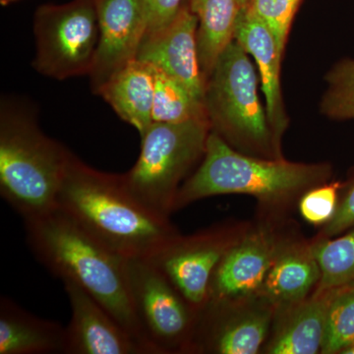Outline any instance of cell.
<instances>
[{
    "mask_svg": "<svg viewBox=\"0 0 354 354\" xmlns=\"http://www.w3.org/2000/svg\"><path fill=\"white\" fill-rule=\"evenodd\" d=\"M57 207L124 258L149 259L179 235L169 218L153 213L128 192L121 176L97 171L74 153Z\"/></svg>",
    "mask_w": 354,
    "mask_h": 354,
    "instance_id": "1",
    "label": "cell"
},
{
    "mask_svg": "<svg viewBox=\"0 0 354 354\" xmlns=\"http://www.w3.org/2000/svg\"><path fill=\"white\" fill-rule=\"evenodd\" d=\"M30 248L53 274L80 286L152 354L128 295L125 258L94 239L62 209L26 220Z\"/></svg>",
    "mask_w": 354,
    "mask_h": 354,
    "instance_id": "2",
    "label": "cell"
},
{
    "mask_svg": "<svg viewBox=\"0 0 354 354\" xmlns=\"http://www.w3.org/2000/svg\"><path fill=\"white\" fill-rule=\"evenodd\" d=\"M330 176V165L246 155L211 131L201 164L181 185L174 212L205 198L227 194L250 195L266 206L283 207L327 183Z\"/></svg>",
    "mask_w": 354,
    "mask_h": 354,
    "instance_id": "3",
    "label": "cell"
},
{
    "mask_svg": "<svg viewBox=\"0 0 354 354\" xmlns=\"http://www.w3.org/2000/svg\"><path fill=\"white\" fill-rule=\"evenodd\" d=\"M46 136L30 114L2 104L0 114V194L23 220L57 208L70 157Z\"/></svg>",
    "mask_w": 354,
    "mask_h": 354,
    "instance_id": "4",
    "label": "cell"
},
{
    "mask_svg": "<svg viewBox=\"0 0 354 354\" xmlns=\"http://www.w3.org/2000/svg\"><path fill=\"white\" fill-rule=\"evenodd\" d=\"M259 81L248 53L234 39L205 81L207 118L212 131L234 150L254 157L283 158L261 104Z\"/></svg>",
    "mask_w": 354,
    "mask_h": 354,
    "instance_id": "5",
    "label": "cell"
},
{
    "mask_svg": "<svg viewBox=\"0 0 354 354\" xmlns=\"http://www.w3.org/2000/svg\"><path fill=\"white\" fill-rule=\"evenodd\" d=\"M211 131L208 118L153 122L141 138L136 164L120 174L128 192L153 213L169 218L181 185L204 157Z\"/></svg>",
    "mask_w": 354,
    "mask_h": 354,
    "instance_id": "6",
    "label": "cell"
},
{
    "mask_svg": "<svg viewBox=\"0 0 354 354\" xmlns=\"http://www.w3.org/2000/svg\"><path fill=\"white\" fill-rule=\"evenodd\" d=\"M36 57L32 66L57 80L90 75L100 43L95 0L46 4L34 20Z\"/></svg>",
    "mask_w": 354,
    "mask_h": 354,
    "instance_id": "7",
    "label": "cell"
},
{
    "mask_svg": "<svg viewBox=\"0 0 354 354\" xmlns=\"http://www.w3.org/2000/svg\"><path fill=\"white\" fill-rule=\"evenodd\" d=\"M128 295L152 354L191 351L198 313L150 260L125 258Z\"/></svg>",
    "mask_w": 354,
    "mask_h": 354,
    "instance_id": "8",
    "label": "cell"
},
{
    "mask_svg": "<svg viewBox=\"0 0 354 354\" xmlns=\"http://www.w3.org/2000/svg\"><path fill=\"white\" fill-rule=\"evenodd\" d=\"M237 239L223 228L174 241L149 258L199 314L209 297V283L223 256Z\"/></svg>",
    "mask_w": 354,
    "mask_h": 354,
    "instance_id": "9",
    "label": "cell"
},
{
    "mask_svg": "<svg viewBox=\"0 0 354 354\" xmlns=\"http://www.w3.org/2000/svg\"><path fill=\"white\" fill-rule=\"evenodd\" d=\"M286 243L266 230L235 242L212 277L208 301L234 304L260 295L268 272Z\"/></svg>",
    "mask_w": 354,
    "mask_h": 354,
    "instance_id": "10",
    "label": "cell"
},
{
    "mask_svg": "<svg viewBox=\"0 0 354 354\" xmlns=\"http://www.w3.org/2000/svg\"><path fill=\"white\" fill-rule=\"evenodd\" d=\"M100 43L91 87L99 88L132 60L136 59L145 38L148 23L144 0H95Z\"/></svg>",
    "mask_w": 354,
    "mask_h": 354,
    "instance_id": "11",
    "label": "cell"
},
{
    "mask_svg": "<svg viewBox=\"0 0 354 354\" xmlns=\"http://www.w3.org/2000/svg\"><path fill=\"white\" fill-rule=\"evenodd\" d=\"M198 18L184 2L171 24L145 35L137 59L171 76L204 102L205 80L197 46Z\"/></svg>",
    "mask_w": 354,
    "mask_h": 354,
    "instance_id": "12",
    "label": "cell"
},
{
    "mask_svg": "<svg viewBox=\"0 0 354 354\" xmlns=\"http://www.w3.org/2000/svg\"><path fill=\"white\" fill-rule=\"evenodd\" d=\"M71 307L66 330V354H147L139 344L94 297L65 281Z\"/></svg>",
    "mask_w": 354,
    "mask_h": 354,
    "instance_id": "13",
    "label": "cell"
},
{
    "mask_svg": "<svg viewBox=\"0 0 354 354\" xmlns=\"http://www.w3.org/2000/svg\"><path fill=\"white\" fill-rule=\"evenodd\" d=\"M234 39L257 64L268 120L274 145L281 153V140L290 125V118L286 113L281 92V71L283 55L279 51L269 28L248 6L239 8L235 23Z\"/></svg>",
    "mask_w": 354,
    "mask_h": 354,
    "instance_id": "14",
    "label": "cell"
},
{
    "mask_svg": "<svg viewBox=\"0 0 354 354\" xmlns=\"http://www.w3.org/2000/svg\"><path fill=\"white\" fill-rule=\"evenodd\" d=\"M121 120L132 125L140 136L152 127L155 68L152 64L134 59L106 81L99 91Z\"/></svg>",
    "mask_w": 354,
    "mask_h": 354,
    "instance_id": "15",
    "label": "cell"
},
{
    "mask_svg": "<svg viewBox=\"0 0 354 354\" xmlns=\"http://www.w3.org/2000/svg\"><path fill=\"white\" fill-rule=\"evenodd\" d=\"M66 330L30 313L12 299H0V354L65 353Z\"/></svg>",
    "mask_w": 354,
    "mask_h": 354,
    "instance_id": "16",
    "label": "cell"
},
{
    "mask_svg": "<svg viewBox=\"0 0 354 354\" xmlns=\"http://www.w3.org/2000/svg\"><path fill=\"white\" fill-rule=\"evenodd\" d=\"M320 279V267L311 246L286 243L268 272L260 295L272 307L288 308L308 298Z\"/></svg>",
    "mask_w": 354,
    "mask_h": 354,
    "instance_id": "17",
    "label": "cell"
},
{
    "mask_svg": "<svg viewBox=\"0 0 354 354\" xmlns=\"http://www.w3.org/2000/svg\"><path fill=\"white\" fill-rule=\"evenodd\" d=\"M329 292L314 291L308 298L286 308L268 346L272 354H316L322 349Z\"/></svg>",
    "mask_w": 354,
    "mask_h": 354,
    "instance_id": "18",
    "label": "cell"
},
{
    "mask_svg": "<svg viewBox=\"0 0 354 354\" xmlns=\"http://www.w3.org/2000/svg\"><path fill=\"white\" fill-rule=\"evenodd\" d=\"M198 18V57L204 80L208 78L218 57L234 39L239 15L237 0H189Z\"/></svg>",
    "mask_w": 354,
    "mask_h": 354,
    "instance_id": "19",
    "label": "cell"
},
{
    "mask_svg": "<svg viewBox=\"0 0 354 354\" xmlns=\"http://www.w3.org/2000/svg\"><path fill=\"white\" fill-rule=\"evenodd\" d=\"M321 270L316 292L354 286V230L310 244Z\"/></svg>",
    "mask_w": 354,
    "mask_h": 354,
    "instance_id": "20",
    "label": "cell"
},
{
    "mask_svg": "<svg viewBox=\"0 0 354 354\" xmlns=\"http://www.w3.org/2000/svg\"><path fill=\"white\" fill-rule=\"evenodd\" d=\"M155 68L153 121L183 123L207 118L204 102L162 70Z\"/></svg>",
    "mask_w": 354,
    "mask_h": 354,
    "instance_id": "21",
    "label": "cell"
},
{
    "mask_svg": "<svg viewBox=\"0 0 354 354\" xmlns=\"http://www.w3.org/2000/svg\"><path fill=\"white\" fill-rule=\"evenodd\" d=\"M328 292L329 301L321 353H342L354 344V286Z\"/></svg>",
    "mask_w": 354,
    "mask_h": 354,
    "instance_id": "22",
    "label": "cell"
},
{
    "mask_svg": "<svg viewBox=\"0 0 354 354\" xmlns=\"http://www.w3.org/2000/svg\"><path fill=\"white\" fill-rule=\"evenodd\" d=\"M320 113L333 120H354V58L337 62L325 76Z\"/></svg>",
    "mask_w": 354,
    "mask_h": 354,
    "instance_id": "23",
    "label": "cell"
},
{
    "mask_svg": "<svg viewBox=\"0 0 354 354\" xmlns=\"http://www.w3.org/2000/svg\"><path fill=\"white\" fill-rule=\"evenodd\" d=\"M302 0H251L248 7L271 31L281 53Z\"/></svg>",
    "mask_w": 354,
    "mask_h": 354,
    "instance_id": "24",
    "label": "cell"
},
{
    "mask_svg": "<svg viewBox=\"0 0 354 354\" xmlns=\"http://www.w3.org/2000/svg\"><path fill=\"white\" fill-rule=\"evenodd\" d=\"M342 188L341 183H327L307 191L298 203L302 218L313 225H327L337 212Z\"/></svg>",
    "mask_w": 354,
    "mask_h": 354,
    "instance_id": "25",
    "label": "cell"
},
{
    "mask_svg": "<svg viewBox=\"0 0 354 354\" xmlns=\"http://www.w3.org/2000/svg\"><path fill=\"white\" fill-rule=\"evenodd\" d=\"M354 227V178L346 186L334 218L324 225L319 239H332Z\"/></svg>",
    "mask_w": 354,
    "mask_h": 354,
    "instance_id": "26",
    "label": "cell"
},
{
    "mask_svg": "<svg viewBox=\"0 0 354 354\" xmlns=\"http://www.w3.org/2000/svg\"><path fill=\"white\" fill-rule=\"evenodd\" d=\"M184 0H144L148 29L146 34L164 29L176 17Z\"/></svg>",
    "mask_w": 354,
    "mask_h": 354,
    "instance_id": "27",
    "label": "cell"
},
{
    "mask_svg": "<svg viewBox=\"0 0 354 354\" xmlns=\"http://www.w3.org/2000/svg\"><path fill=\"white\" fill-rule=\"evenodd\" d=\"M342 354H354V344H351L348 348L344 349Z\"/></svg>",
    "mask_w": 354,
    "mask_h": 354,
    "instance_id": "28",
    "label": "cell"
},
{
    "mask_svg": "<svg viewBox=\"0 0 354 354\" xmlns=\"http://www.w3.org/2000/svg\"><path fill=\"white\" fill-rule=\"evenodd\" d=\"M237 1H239V8H242V7L248 6L251 0H237Z\"/></svg>",
    "mask_w": 354,
    "mask_h": 354,
    "instance_id": "29",
    "label": "cell"
},
{
    "mask_svg": "<svg viewBox=\"0 0 354 354\" xmlns=\"http://www.w3.org/2000/svg\"><path fill=\"white\" fill-rule=\"evenodd\" d=\"M18 1V0H0V3L2 6H8V4L13 3V2Z\"/></svg>",
    "mask_w": 354,
    "mask_h": 354,
    "instance_id": "30",
    "label": "cell"
}]
</instances>
